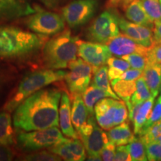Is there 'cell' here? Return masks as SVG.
Instances as JSON below:
<instances>
[{
	"instance_id": "obj_43",
	"label": "cell",
	"mask_w": 161,
	"mask_h": 161,
	"mask_svg": "<svg viewBox=\"0 0 161 161\" xmlns=\"http://www.w3.org/2000/svg\"><path fill=\"white\" fill-rule=\"evenodd\" d=\"M44 5L50 8H54L57 6L58 3V0H40Z\"/></svg>"
},
{
	"instance_id": "obj_47",
	"label": "cell",
	"mask_w": 161,
	"mask_h": 161,
	"mask_svg": "<svg viewBox=\"0 0 161 161\" xmlns=\"http://www.w3.org/2000/svg\"><path fill=\"white\" fill-rule=\"evenodd\" d=\"M156 1H159V0H156Z\"/></svg>"
},
{
	"instance_id": "obj_10",
	"label": "cell",
	"mask_w": 161,
	"mask_h": 161,
	"mask_svg": "<svg viewBox=\"0 0 161 161\" xmlns=\"http://www.w3.org/2000/svg\"><path fill=\"white\" fill-rule=\"evenodd\" d=\"M68 68L69 72H66L64 79L72 98L77 95H82L90 86L93 67L80 58L72 61Z\"/></svg>"
},
{
	"instance_id": "obj_14",
	"label": "cell",
	"mask_w": 161,
	"mask_h": 161,
	"mask_svg": "<svg viewBox=\"0 0 161 161\" xmlns=\"http://www.w3.org/2000/svg\"><path fill=\"white\" fill-rule=\"evenodd\" d=\"M106 45L112 55L119 58L133 53L147 56L148 52V48L140 45L128 36L121 33L110 39Z\"/></svg>"
},
{
	"instance_id": "obj_6",
	"label": "cell",
	"mask_w": 161,
	"mask_h": 161,
	"mask_svg": "<svg viewBox=\"0 0 161 161\" xmlns=\"http://www.w3.org/2000/svg\"><path fill=\"white\" fill-rule=\"evenodd\" d=\"M94 114L98 125L102 129L109 130L127 121L128 110L123 101L107 97L96 104Z\"/></svg>"
},
{
	"instance_id": "obj_17",
	"label": "cell",
	"mask_w": 161,
	"mask_h": 161,
	"mask_svg": "<svg viewBox=\"0 0 161 161\" xmlns=\"http://www.w3.org/2000/svg\"><path fill=\"white\" fill-rule=\"evenodd\" d=\"M59 125L64 135L69 138H78L72 122L71 101L67 92H62L59 108Z\"/></svg>"
},
{
	"instance_id": "obj_34",
	"label": "cell",
	"mask_w": 161,
	"mask_h": 161,
	"mask_svg": "<svg viewBox=\"0 0 161 161\" xmlns=\"http://www.w3.org/2000/svg\"><path fill=\"white\" fill-rule=\"evenodd\" d=\"M160 121H161V94L156 99L155 103L154 102L149 116H148V119H147L146 123L142 127L141 131L148 128L152 125L158 122H160Z\"/></svg>"
},
{
	"instance_id": "obj_44",
	"label": "cell",
	"mask_w": 161,
	"mask_h": 161,
	"mask_svg": "<svg viewBox=\"0 0 161 161\" xmlns=\"http://www.w3.org/2000/svg\"><path fill=\"white\" fill-rule=\"evenodd\" d=\"M2 84H2V83H1V80H0V86H1V85H2Z\"/></svg>"
},
{
	"instance_id": "obj_31",
	"label": "cell",
	"mask_w": 161,
	"mask_h": 161,
	"mask_svg": "<svg viewBox=\"0 0 161 161\" xmlns=\"http://www.w3.org/2000/svg\"><path fill=\"white\" fill-rule=\"evenodd\" d=\"M141 5L153 22L161 19V4L156 0H140Z\"/></svg>"
},
{
	"instance_id": "obj_45",
	"label": "cell",
	"mask_w": 161,
	"mask_h": 161,
	"mask_svg": "<svg viewBox=\"0 0 161 161\" xmlns=\"http://www.w3.org/2000/svg\"><path fill=\"white\" fill-rule=\"evenodd\" d=\"M159 3H160L161 4V0H159Z\"/></svg>"
},
{
	"instance_id": "obj_22",
	"label": "cell",
	"mask_w": 161,
	"mask_h": 161,
	"mask_svg": "<svg viewBox=\"0 0 161 161\" xmlns=\"http://www.w3.org/2000/svg\"><path fill=\"white\" fill-rule=\"evenodd\" d=\"M110 84L115 93L125 103L127 108L131 106L130 98L136 90V80L116 78L110 80Z\"/></svg>"
},
{
	"instance_id": "obj_3",
	"label": "cell",
	"mask_w": 161,
	"mask_h": 161,
	"mask_svg": "<svg viewBox=\"0 0 161 161\" xmlns=\"http://www.w3.org/2000/svg\"><path fill=\"white\" fill-rule=\"evenodd\" d=\"M78 41L79 39L72 36L69 30L65 29L46 41L42 49L46 67L52 69L67 68L77 58Z\"/></svg>"
},
{
	"instance_id": "obj_12",
	"label": "cell",
	"mask_w": 161,
	"mask_h": 161,
	"mask_svg": "<svg viewBox=\"0 0 161 161\" xmlns=\"http://www.w3.org/2000/svg\"><path fill=\"white\" fill-rule=\"evenodd\" d=\"M78 55L84 61L93 67L94 69L107 64V61L112 57L106 44L92 41H78Z\"/></svg>"
},
{
	"instance_id": "obj_18",
	"label": "cell",
	"mask_w": 161,
	"mask_h": 161,
	"mask_svg": "<svg viewBox=\"0 0 161 161\" xmlns=\"http://www.w3.org/2000/svg\"><path fill=\"white\" fill-rule=\"evenodd\" d=\"M122 10L125 12V17L129 21L153 29L154 22L146 14L140 0H131L124 6Z\"/></svg>"
},
{
	"instance_id": "obj_15",
	"label": "cell",
	"mask_w": 161,
	"mask_h": 161,
	"mask_svg": "<svg viewBox=\"0 0 161 161\" xmlns=\"http://www.w3.org/2000/svg\"><path fill=\"white\" fill-rule=\"evenodd\" d=\"M119 26L122 34L128 36L140 45L149 49L154 44L153 30L150 28L132 23L120 17H119Z\"/></svg>"
},
{
	"instance_id": "obj_29",
	"label": "cell",
	"mask_w": 161,
	"mask_h": 161,
	"mask_svg": "<svg viewBox=\"0 0 161 161\" xmlns=\"http://www.w3.org/2000/svg\"><path fill=\"white\" fill-rule=\"evenodd\" d=\"M152 96V92L142 75L136 80V90L130 98V103L132 104L142 103Z\"/></svg>"
},
{
	"instance_id": "obj_1",
	"label": "cell",
	"mask_w": 161,
	"mask_h": 161,
	"mask_svg": "<svg viewBox=\"0 0 161 161\" xmlns=\"http://www.w3.org/2000/svg\"><path fill=\"white\" fill-rule=\"evenodd\" d=\"M61 94V90L58 88L50 87L41 89L29 96L14 110V125L24 131L58 127Z\"/></svg>"
},
{
	"instance_id": "obj_4",
	"label": "cell",
	"mask_w": 161,
	"mask_h": 161,
	"mask_svg": "<svg viewBox=\"0 0 161 161\" xmlns=\"http://www.w3.org/2000/svg\"><path fill=\"white\" fill-rule=\"evenodd\" d=\"M66 71L59 69H41L30 73L22 80L17 90L5 106V110L14 111L23 101L45 86L64 80Z\"/></svg>"
},
{
	"instance_id": "obj_8",
	"label": "cell",
	"mask_w": 161,
	"mask_h": 161,
	"mask_svg": "<svg viewBox=\"0 0 161 161\" xmlns=\"http://www.w3.org/2000/svg\"><path fill=\"white\" fill-rule=\"evenodd\" d=\"M119 15L114 9H108L98 15L88 29L86 37L90 41L106 44L120 34Z\"/></svg>"
},
{
	"instance_id": "obj_37",
	"label": "cell",
	"mask_w": 161,
	"mask_h": 161,
	"mask_svg": "<svg viewBox=\"0 0 161 161\" xmlns=\"http://www.w3.org/2000/svg\"><path fill=\"white\" fill-rule=\"evenodd\" d=\"M116 152V145L114 142H109L107 143L100 152V156L102 160L111 161L114 160V154Z\"/></svg>"
},
{
	"instance_id": "obj_39",
	"label": "cell",
	"mask_w": 161,
	"mask_h": 161,
	"mask_svg": "<svg viewBox=\"0 0 161 161\" xmlns=\"http://www.w3.org/2000/svg\"><path fill=\"white\" fill-rule=\"evenodd\" d=\"M142 75V70L136 69H128L124 72L119 78L128 80H136L139 78Z\"/></svg>"
},
{
	"instance_id": "obj_40",
	"label": "cell",
	"mask_w": 161,
	"mask_h": 161,
	"mask_svg": "<svg viewBox=\"0 0 161 161\" xmlns=\"http://www.w3.org/2000/svg\"><path fill=\"white\" fill-rule=\"evenodd\" d=\"M15 153L10 146H0V161H9L13 160Z\"/></svg>"
},
{
	"instance_id": "obj_5",
	"label": "cell",
	"mask_w": 161,
	"mask_h": 161,
	"mask_svg": "<svg viewBox=\"0 0 161 161\" xmlns=\"http://www.w3.org/2000/svg\"><path fill=\"white\" fill-rule=\"evenodd\" d=\"M66 140L58 127L31 131L19 130L17 136L18 148L27 152L49 148Z\"/></svg>"
},
{
	"instance_id": "obj_27",
	"label": "cell",
	"mask_w": 161,
	"mask_h": 161,
	"mask_svg": "<svg viewBox=\"0 0 161 161\" xmlns=\"http://www.w3.org/2000/svg\"><path fill=\"white\" fill-rule=\"evenodd\" d=\"M107 64L110 81L118 78L124 72L130 69V67L129 64L125 60L114 57H110L107 61Z\"/></svg>"
},
{
	"instance_id": "obj_25",
	"label": "cell",
	"mask_w": 161,
	"mask_h": 161,
	"mask_svg": "<svg viewBox=\"0 0 161 161\" xmlns=\"http://www.w3.org/2000/svg\"><path fill=\"white\" fill-rule=\"evenodd\" d=\"M155 98V96H152L148 100H146V102H142L141 104L135 117H134L132 122L133 125H134V134L135 135H138L140 134L142 127H143L147 119H148L151 110L152 109Z\"/></svg>"
},
{
	"instance_id": "obj_32",
	"label": "cell",
	"mask_w": 161,
	"mask_h": 161,
	"mask_svg": "<svg viewBox=\"0 0 161 161\" xmlns=\"http://www.w3.org/2000/svg\"><path fill=\"white\" fill-rule=\"evenodd\" d=\"M22 160L28 161H58L62 159L53 152L47 151H36L35 153L27 154Z\"/></svg>"
},
{
	"instance_id": "obj_38",
	"label": "cell",
	"mask_w": 161,
	"mask_h": 161,
	"mask_svg": "<svg viewBox=\"0 0 161 161\" xmlns=\"http://www.w3.org/2000/svg\"><path fill=\"white\" fill-rule=\"evenodd\" d=\"M114 161H132L126 145L119 146L116 148L115 154L114 158Z\"/></svg>"
},
{
	"instance_id": "obj_30",
	"label": "cell",
	"mask_w": 161,
	"mask_h": 161,
	"mask_svg": "<svg viewBox=\"0 0 161 161\" xmlns=\"http://www.w3.org/2000/svg\"><path fill=\"white\" fill-rule=\"evenodd\" d=\"M138 136L145 145L151 142H158L161 138V121L142 130L138 134Z\"/></svg>"
},
{
	"instance_id": "obj_36",
	"label": "cell",
	"mask_w": 161,
	"mask_h": 161,
	"mask_svg": "<svg viewBox=\"0 0 161 161\" xmlns=\"http://www.w3.org/2000/svg\"><path fill=\"white\" fill-rule=\"evenodd\" d=\"M148 61L161 65V43H154L148 49L147 54Z\"/></svg>"
},
{
	"instance_id": "obj_9",
	"label": "cell",
	"mask_w": 161,
	"mask_h": 161,
	"mask_svg": "<svg viewBox=\"0 0 161 161\" xmlns=\"http://www.w3.org/2000/svg\"><path fill=\"white\" fill-rule=\"evenodd\" d=\"M26 25L34 33L49 37L58 35L65 29V20L58 14L37 8L28 19Z\"/></svg>"
},
{
	"instance_id": "obj_23",
	"label": "cell",
	"mask_w": 161,
	"mask_h": 161,
	"mask_svg": "<svg viewBox=\"0 0 161 161\" xmlns=\"http://www.w3.org/2000/svg\"><path fill=\"white\" fill-rule=\"evenodd\" d=\"M91 85L95 86L107 92L110 98L118 100L120 99L119 97L116 95L114 90L112 89L109 77H108V66H106V64L94 69L93 78H92Z\"/></svg>"
},
{
	"instance_id": "obj_13",
	"label": "cell",
	"mask_w": 161,
	"mask_h": 161,
	"mask_svg": "<svg viewBox=\"0 0 161 161\" xmlns=\"http://www.w3.org/2000/svg\"><path fill=\"white\" fill-rule=\"evenodd\" d=\"M37 10L28 0H0V24L29 16Z\"/></svg>"
},
{
	"instance_id": "obj_7",
	"label": "cell",
	"mask_w": 161,
	"mask_h": 161,
	"mask_svg": "<svg viewBox=\"0 0 161 161\" xmlns=\"http://www.w3.org/2000/svg\"><path fill=\"white\" fill-rule=\"evenodd\" d=\"M78 138L83 142L88 160H102L100 152L109 142L108 134L98 126L95 115H89L87 122L77 131Z\"/></svg>"
},
{
	"instance_id": "obj_33",
	"label": "cell",
	"mask_w": 161,
	"mask_h": 161,
	"mask_svg": "<svg viewBox=\"0 0 161 161\" xmlns=\"http://www.w3.org/2000/svg\"><path fill=\"white\" fill-rule=\"evenodd\" d=\"M121 58L125 60L133 69L140 70H143L148 62L147 56L140 55L138 53H133L130 54V55H124L121 57Z\"/></svg>"
},
{
	"instance_id": "obj_26",
	"label": "cell",
	"mask_w": 161,
	"mask_h": 161,
	"mask_svg": "<svg viewBox=\"0 0 161 161\" xmlns=\"http://www.w3.org/2000/svg\"><path fill=\"white\" fill-rule=\"evenodd\" d=\"M107 97H110V96L99 88L93 85L88 86L87 89L82 94V98H83L84 104H85L86 109L89 113V115H95L94 114V107L96 104L99 100Z\"/></svg>"
},
{
	"instance_id": "obj_21",
	"label": "cell",
	"mask_w": 161,
	"mask_h": 161,
	"mask_svg": "<svg viewBox=\"0 0 161 161\" xmlns=\"http://www.w3.org/2000/svg\"><path fill=\"white\" fill-rule=\"evenodd\" d=\"M72 99L71 108L72 122L76 131L87 122L89 113L82 98V95L74 96Z\"/></svg>"
},
{
	"instance_id": "obj_16",
	"label": "cell",
	"mask_w": 161,
	"mask_h": 161,
	"mask_svg": "<svg viewBox=\"0 0 161 161\" xmlns=\"http://www.w3.org/2000/svg\"><path fill=\"white\" fill-rule=\"evenodd\" d=\"M49 150L66 161H83L86 158L85 148L79 138L67 139L61 143L49 148Z\"/></svg>"
},
{
	"instance_id": "obj_19",
	"label": "cell",
	"mask_w": 161,
	"mask_h": 161,
	"mask_svg": "<svg viewBox=\"0 0 161 161\" xmlns=\"http://www.w3.org/2000/svg\"><path fill=\"white\" fill-rule=\"evenodd\" d=\"M142 77L152 96H158L161 85V65L148 61L142 70Z\"/></svg>"
},
{
	"instance_id": "obj_46",
	"label": "cell",
	"mask_w": 161,
	"mask_h": 161,
	"mask_svg": "<svg viewBox=\"0 0 161 161\" xmlns=\"http://www.w3.org/2000/svg\"><path fill=\"white\" fill-rule=\"evenodd\" d=\"M160 89H161V85H160Z\"/></svg>"
},
{
	"instance_id": "obj_20",
	"label": "cell",
	"mask_w": 161,
	"mask_h": 161,
	"mask_svg": "<svg viewBox=\"0 0 161 161\" xmlns=\"http://www.w3.org/2000/svg\"><path fill=\"white\" fill-rule=\"evenodd\" d=\"M107 133L110 142H114L116 146H125L128 144L135 137L130 129L129 122H124L108 130Z\"/></svg>"
},
{
	"instance_id": "obj_24",
	"label": "cell",
	"mask_w": 161,
	"mask_h": 161,
	"mask_svg": "<svg viewBox=\"0 0 161 161\" xmlns=\"http://www.w3.org/2000/svg\"><path fill=\"white\" fill-rule=\"evenodd\" d=\"M14 142V135L12 127L10 112H0V146H11Z\"/></svg>"
},
{
	"instance_id": "obj_2",
	"label": "cell",
	"mask_w": 161,
	"mask_h": 161,
	"mask_svg": "<svg viewBox=\"0 0 161 161\" xmlns=\"http://www.w3.org/2000/svg\"><path fill=\"white\" fill-rule=\"evenodd\" d=\"M46 36L10 25H0V61H19L35 57L46 41Z\"/></svg>"
},
{
	"instance_id": "obj_42",
	"label": "cell",
	"mask_w": 161,
	"mask_h": 161,
	"mask_svg": "<svg viewBox=\"0 0 161 161\" xmlns=\"http://www.w3.org/2000/svg\"><path fill=\"white\" fill-rule=\"evenodd\" d=\"M130 1L131 0H108L106 6L108 9H115L118 8L122 9L124 6Z\"/></svg>"
},
{
	"instance_id": "obj_11",
	"label": "cell",
	"mask_w": 161,
	"mask_h": 161,
	"mask_svg": "<svg viewBox=\"0 0 161 161\" xmlns=\"http://www.w3.org/2000/svg\"><path fill=\"white\" fill-rule=\"evenodd\" d=\"M98 6V0H74L62 9V17L70 28H77L93 17Z\"/></svg>"
},
{
	"instance_id": "obj_41",
	"label": "cell",
	"mask_w": 161,
	"mask_h": 161,
	"mask_svg": "<svg viewBox=\"0 0 161 161\" xmlns=\"http://www.w3.org/2000/svg\"><path fill=\"white\" fill-rule=\"evenodd\" d=\"M152 30L154 43H161V19L154 22Z\"/></svg>"
},
{
	"instance_id": "obj_35",
	"label": "cell",
	"mask_w": 161,
	"mask_h": 161,
	"mask_svg": "<svg viewBox=\"0 0 161 161\" xmlns=\"http://www.w3.org/2000/svg\"><path fill=\"white\" fill-rule=\"evenodd\" d=\"M148 160L161 161V146L158 142H151L146 144Z\"/></svg>"
},
{
	"instance_id": "obj_28",
	"label": "cell",
	"mask_w": 161,
	"mask_h": 161,
	"mask_svg": "<svg viewBox=\"0 0 161 161\" xmlns=\"http://www.w3.org/2000/svg\"><path fill=\"white\" fill-rule=\"evenodd\" d=\"M127 148L129 152L132 161L148 160L146 155V145L140 137H134L132 141L127 144Z\"/></svg>"
}]
</instances>
